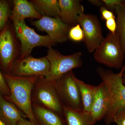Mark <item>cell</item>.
Wrapping results in <instances>:
<instances>
[{
	"label": "cell",
	"mask_w": 125,
	"mask_h": 125,
	"mask_svg": "<svg viewBox=\"0 0 125 125\" xmlns=\"http://www.w3.org/2000/svg\"><path fill=\"white\" fill-rule=\"evenodd\" d=\"M10 91V94L4 98L14 104L25 114L30 121L38 125L32 109V93L37 77H22L3 74Z\"/></svg>",
	"instance_id": "obj_1"
},
{
	"label": "cell",
	"mask_w": 125,
	"mask_h": 125,
	"mask_svg": "<svg viewBox=\"0 0 125 125\" xmlns=\"http://www.w3.org/2000/svg\"><path fill=\"white\" fill-rule=\"evenodd\" d=\"M96 70L110 95V104L104 118L106 125H109L113 122V118L117 112L125 108V86L122 82L123 74L125 72V62L117 73L101 67H97Z\"/></svg>",
	"instance_id": "obj_2"
},
{
	"label": "cell",
	"mask_w": 125,
	"mask_h": 125,
	"mask_svg": "<svg viewBox=\"0 0 125 125\" xmlns=\"http://www.w3.org/2000/svg\"><path fill=\"white\" fill-rule=\"evenodd\" d=\"M94 52L95 61L108 67L121 69L125 63V54L116 32H109Z\"/></svg>",
	"instance_id": "obj_3"
},
{
	"label": "cell",
	"mask_w": 125,
	"mask_h": 125,
	"mask_svg": "<svg viewBox=\"0 0 125 125\" xmlns=\"http://www.w3.org/2000/svg\"><path fill=\"white\" fill-rule=\"evenodd\" d=\"M46 57L50 64L48 73L45 78L49 81L58 80L72 70L83 65L82 54L80 52L64 55L52 47L48 48Z\"/></svg>",
	"instance_id": "obj_4"
},
{
	"label": "cell",
	"mask_w": 125,
	"mask_h": 125,
	"mask_svg": "<svg viewBox=\"0 0 125 125\" xmlns=\"http://www.w3.org/2000/svg\"><path fill=\"white\" fill-rule=\"evenodd\" d=\"M32 105H36L53 111L64 118L63 106L54 84L40 76L36 79L32 93Z\"/></svg>",
	"instance_id": "obj_5"
},
{
	"label": "cell",
	"mask_w": 125,
	"mask_h": 125,
	"mask_svg": "<svg viewBox=\"0 0 125 125\" xmlns=\"http://www.w3.org/2000/svg\"><path fill=\"white\" fill-rule=\"evenodd\" d=\"M16 34L20 42V55L22 58L31 55L32 50L36 47H52L56 43L48 35L42 36L38 34L22 21L13 23Z\"/></svg>",
	"instance_id": "obj_6"
},
{
	"label": "cell",
	"mask_w": 125,
	"mask_h": 125,
	"mask_svg": "<svg viewBox=\"0 0 125 125\" xmlns=\"http://www.w3.org/2000/svg\"><path fill=\"white\" fill-rule=\"evenodd\" d=\"M72 71L52 82L62 106L73 109H83L81 94Z\"/></svg>",
	"instance_id": "obj_7"
},
{
	"label": "cell",
	"mask_w": 125,
	"mask_h": 125,
	"mask_svg": "<svg viewBox=\"0 0 125 125\" xmlns=\"http://www.w3.org/2000/svg\"><path fill=\"white\" fill-rule=\"evenodd\" d=\"M8 24L0 33V64L5 73L8 74L14 62L20 55L21 45L14 26Z\"/></svg>",
	"instance_id": "obj_8"
},
{
	"label": "cell",
	"mask_w": 125,
	"mask_h": 125,
	"mask_svg": "<svg viewBox=\"0 0 125 125\" xmlns=\"http://www.w3.org/2000/svg\"><path fill=\"white\" fill-rule=\"evenodd\" d=\"M49 67L50 64L46 56L36 58L30 55L23 58H17L11 66L8 74L18 77H45L48 73Z\"/></svg>",
	"instance_id": "obj_9"
},
{
	"label": "cell",
	"mask_w": 125,
	"mask_h": 125,
	"mask_svg": "<svg viewBox=\"0 0 125 125\" xmlns=\"http://www.w3.org/2000/svg\"><path fill=\"white\" fill-rule=\"evenodd\" d=\"M78 23L83 31V42L87 51L94 52L101 44L104 38L98 18L96 16L83 13L79 16Z\"/></svg>",
	"instance_id": "obj_10"
},
{
	"label": "cell",
	"mask_w": 125,
	"mask_h": 125,
	"mask_svg": "<svg viewBox=\"0 0 125 125\" xmlns=\"http://www.w3.org/2000/svg\"><path fill=\"white\" fill-rule=\"evenodd\" d=\"M31 24L38 30L45 31L56 43H62L69 39L68 34L71 27L61 19L42 16L38 20L32 21Z\"/></svg>",
	"instance_id": "obj_11"
},
{
	"label": "cell",
	"mask_w": 125,
	"mask_h": 125,
	"mask_svg": "<svg viewBox=\"0 0 125 125\" xmlns=\"http://www.w3.org/2000/svg\"><path fill=\"white\" fill-rule=\"evenodd\" d=\"M61 19L72 27L78 24V17L84 13V7L79 0H59Z\"/></svg>",
	"instance_id": "obj_12"
},
{
	"label": "cell",
	"mask_w": 125,
	"mask_h": 125,
	"mask_svg": "<svg viewBox=\"0 0 125 125\" xmlns=\"http://www.w3.org/2000/svg\"><path fill=\"white\" fill-rule=\"evenodd\" d=\"M110 102L109 92L104 83L102 82L97 86V90L91 113L97 122L105 118Z\"/></svg>",
	"instance_id": "obj_13"
},
{
	"label": "cell",
	"mask_w": 125,
	"mask_h": 125,
	"mask_svg": "<svg viewBox=\"0 0 125 125\" xmlns=\"http://www.w3.org/2000/svg\"><path fill=\"white\" fill-rule=\"evenodd\" d=\"M13 7L10 18L13 23L27 18L39 19L42 16L37 11L32 3L27 0H14Z\"/></svg>",
	"instance_id": "obj_14"
},
{
	"label": "cell",
	"mask_w": 125,
	"mask_h": 125,
	"mask_svg": "<svg viewBox=\"0 0 125 125\" xmlns=\"http://www.w3.org/2000/svg\"><path fill=\"white\" fill-rule=\"evenodd\" d=\"M66 125H94L97 122L91 113L83 109H73L63 106Z\"/></svg>",
	"instance_id": "obj_15"
},
{
	"label": "cell",
	"mask_w": 125,
	"mask_h": 125,
	"mask_svg": "<svg viewBox=\"0 0 125 125\" xmlns=\"http://www.w3.org/2000/svg\"><path fill=\"white\" fill-rule=\"evenodd\" d=\"M24 118L16 106L0 93V119L6 125H17Z\"/></svg>",
	"instance_id": "obj_16"
},
{
	"label": "cell",
	"mask_w": 125,
	"mask_h": 125,
	"mask_svg": "<svg viewBox=\"0 0 125 125\" xmlns=\"http://www.w3.org/2000/svg\"><path fill=\"white\" fill-rule=\"evenodd\" d=\"M32 106L38 125H66L64 118L53 111L38 105Z\"/></svg>",
	"instance_id": "obj_17"
},
{
	"label": "cell",
	"mask_w": 125,
	"mask_h": 125,
	"mask_svg": "<svg viewBox=\"0 0 125 125\" xmlns=\"http://www.w3.org/2000/svg\"><path fill=\"white\" fill-rule=\"evenodd\" d=\"M37 11L42 16L61 19L59 1L57 0H32L30 1Z\"/></svg>",
	"instance_id": "obj_18"
},
{
	"label": "cell",
	"mask_w": 125,
	"mask_h": 125,
	"mask_svg": "<svg viewBox=\"0 0 125 125\" xmlns=\"http://www.w3.org/2000/svg\"><path fill=\"white\" fill-rule=\"evenodd\" d=\"M76 81L80 90L83 110L91 113L96 95L97 86L86 83L77 78Z\"/></svg>",
	"instance_id": "obj_19"
},
{
	"label": "cell",
	"mask_w": 125,
	"mask_h": 125,
	"mask_svg": "<svg viewBox=\"0 0 125 125\" xmlns=\"http://www.w3.org/2000/svg\"><path fill=\"white\" fill-rule=\"evenodd\" d=\"M115 12L116 15V32L125 54V0L116 9Z\"/></svg>",
	"instance_id": "obj_20"
},
{
	"label": "cell",
	"mask_w": 125,
	"mask_h": 125,
	"mask_svg": "<svg viewBox=\"0 0 125 125\" xmlns=\"http://www.w3.org/2000/svg\"><path fill=\"white\" fill-rule=\"evenodd\" d=\"M10 14V6L9 1L0 0V33L7 24Z\"/></svg>",
	"instance_id": "obj_21"
},
{
	"label": "cell",
	"mask_w": 125,
	"mask_h": 125,
	"mask_svg": "<svg viewBox=\"0 0 125 125\" xmlns=\"http://www.w3.org/2000/svg\"><path fill=\"white\" fill-rule=\"evenodd\" d=\"M69 39L75 42L83 41L84 38L83 31L79 24L71 27L68 34Z\"/></svg>",
	"instance_id": "obj_22"
},
{
	"label": "cell",
	"mask_w": 125,
	"mask_h": 125,
	"mask_svg": "<svg viewBox=\"0 0 125 125\" xmlns=\"http://www.w3.org/2000/svg\"><path fill=\"white\" fill-rule=\"evenodd\" d=\"M104 6L110 11L114 12L116 9L122 4L123 0H102Z\"/></svg>",
	"instance_id": "obj_23"
},
{
	"label": "cell",
	"mask_w": 125,
	"mask_h": 125,
	"mask_svg": "<svg viewBox=\"0 0 125 125\" xmlns=\"http://www.w3.org/2000/svg\"><path fill=\"white\" fill-rule=\"evenodd\" d=\"M0 93L5 97H7L10 94V91L7 83L0 70Z\"/></svg>",
	"instance_id": "obj_24"
},
{
	"label": "cell",
	"mask_w": 125,
	"mask_h": 125,
	"mask_svg": "<svg viewBox=\"0 0 125 125\" xmlns=\"http://www.w3.org/2000/svg\"><path fill=\"white\" fill-rule=\"evenodd\" d=\"M113 122L117 125H125V108H122L114 116Z\"/></svg>",
	"instance_id": "obj_25"
},
{
	"label": "cell",
	"mask_w": 125,
	"mask_h": 125,
	"mask_svg": "<svg viewBox=\"0 0 125 125\" xmlns=\"http://www.w3.org/2000/svg\"><path fill=\"white\" fill-rule=\"evenodd\" d=\"M100 11L103 20L106 21L112 18H116L114 12L108 10L104 6L100 7Z\"/></svg>",
	"instance_id": "obj_26"
},
{
	"label": "cell",
	"mask_w": 125,
	"mask_h": 125,
	"mask_svg": "<svg viewBox=\"0 0 125 125\" xmlns=\"http://www.w3.org/2000/svg\"><path fill=\"white\" fill-rule=\"evenodd\" d=\"M106 21V26L109 32L113 33H115L117 30L116 18H112Z\"/></svg>",
	"instance_id": "obj_27"
},
{
	"label": "cell",
	"mask_w": 125,
	"mask_h": 125,
	"mask_svg": "<svg viewBox=\"0 0 125 125\" xmlns=\"http://www.w3.org/2000/svg\"><path fill=\"white\" fill-rule=\"evenodd\" d=\"M88 1L92 4L97 7H100V8L102 6H104V4L102 0H89Z\"/></svg>",
	"instance_id": "obj_28"
},
{
	"label": "cell",
	"mask_w": 125,
	"mask_h": 125,
	"mask_svg": "<svg viewBox=\"0 0 125 125\" xmlns=\"http://www.w3.org/2000/svg\"><path fill=\"white\" fill-rule=\"evenodd\" d=\"M17 125H36L31 121L24 119L21 120L18 122Z\"/></svg>",
	"instance_id": "obj_29"
},
{
	"label": "cell",
	"mask_w": 125,
	"mask_h": 125,
	"mask_svg": "<svg viewBox=\"0 0 125 125\" xmlns=\"http://www.w3.org/2000/svg\"><path fill=\"white\" fill-rule=\"evenodd\" d=\"M122 82L123 84L125 86V72L123 74V77H122Z\"/></svg>",
	"instance_id": "obj_30"
},
{
	"label": "cell",
	"mask_w": 125,
	"mask_h": 125,
	"mask_svg": "<svg viewBox=\"0 0 125 125\" xmlns=\"http://www.w3.org/2000/svg\"><path fill=\"white\" fill-rule=\"evenodd\" d=\"M0 125H6L0 119Z\"/></svg>",
	"instance_id": "obj_31"
}]
</instances>
